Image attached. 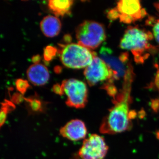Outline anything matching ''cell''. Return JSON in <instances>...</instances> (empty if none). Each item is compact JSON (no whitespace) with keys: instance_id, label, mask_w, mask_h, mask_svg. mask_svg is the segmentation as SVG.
Wrapping results in <instances>:
<instances>
[{"instance_id":"1","label":"cell","mask_w":159,"mask_h":159,"mask_svg":"<svg viewBox=\"0 0 159 159\" xmlns=\"http://www.w3.org/2000/svg\"><path fill=\"white\" fill-rule=\"evenodd\" d=\"M132 79L131 77H127L124 80L123 92L114 99L115 106L109 110L108 115L102 120L99 128L101 133H120L127 130L130 127L131 122L129 119L128 114Z\"/></svg>"},{"instance_id":"2","label":"cell","mask_w":159,"mask_h":159,"mask_svg":"<svg viewBox=\"0 0 159 159\" xmlns=\"http://www.w3.org/2000/svg\"><path fill=\"white\" fill-rule=\"evenodd\" d=\"M152 39L153 34L150 31L129 26L120 41V48L130 51L136 62L141 63L148 57V52L154 48L150 43Z\"/></svg>"},{"instance_id":"3","label":"cell","mask_w":159,"mask_h":159,"mask_svg":"<svg viewBox=\"0 0 159 159\" xmlns=\"http://www.w3.org/2000/svg\"><path fill=\"white\" fill-rule=\"evenodd\" d=\"M95 52L79 43L68 44L64 46L60 53V57L63 64L72 69L86 68L90 64Z\"/></svg>"},{"instance_id":"4","label":"cell","mask_w":159,"mask_h":159,"mask_svg":"<svg viewBox=\"0 0 159 159\" xmlns=\"http://www.w3.org/2000/svg\"><path fill=\"white\" fill-rule=\"evenodd\" d=\"M76 36L78 43L90 50L97 48L106 38L104 26L90 20L84 21L77 26Z\"/></svg>"},{"instance_id":"5","label":"cell","mask_w":159,"mask_h":159,"mask_svg":"<svg viewBox=\"0 0 159 159\" xmlns=\"http://www.w3.org/2000/svg\"><path fill=\"white\" fill-rule=\"evenodd\" d=\"M146 14L140 1L121 0L115 8L108 11L107 17L112 20L119 19L122 22L129 24L143 18Z\"/></svg>"},{"instance_id":"6","label":"cell","mask_w":159,"mask_h":159,"mask_svg":"<svg viewBox=\"0 0 159 159\" xmlns=\"http://www.w3.org/2000/svg\"><path fill=\"white\" fill-rule=\"evenodd\" d=\"M61 94H66V103L70 107L82 108L88 101V89L84 82L75 79L67 80L61 85Z\"/></svg>"},{"instance_id":"7","label":"cell","mask_w":159,"mask_h":159,"mask_svg":"<svg viewBox=\"0 0 159 159\" xmlns=\"http://www.w3.org/2000/svg\"><path fill=\"white\" fill-rule=\"evenodd\" d=\"M108 150L103 137L93 134L84 140L81 148L72 159H103Z\"/></svg>"},{"instance_id":"8","label":"cell","mask_w":159,"mask_h":159,"mask_svg":"<svg viewBox=\"0 0 159 159\" xmlns=\"http://www.w3.org/2000/svg\"><path fill=\"white\" fill-rule=\"evenodd\" d=\"M84 75L90 86L104 80H108L110 83L114 80L113 71L104 61L97 55L94 57L90 64L86 68Z\"/></svg>"},{"instance_id":"9","label":"cell","mask_w":159,"mask_h":159,"mask_svg":"<svg viewBox=\"0 0 159 159\" xmlns=\"http://www.w3.org/2000/svg\"><path fill=\"white\" fill-rule=\"evenodd\" d=\"M100 58L104 61L114 73V80L123 76L125 77L129 69L126 70L125 64L128 60V54L124 53L118 57L115 56L113 51L106 47H102L100 50Z\"/></svg>"},{"instance_id":"10","label":"cell","mask_w":159,"mask_h":159,"mask_svg":"<svg viewBox=\"0 0 159 159\" xmlns=\"http://www.w3.org/2000/svg\"><path fill=\"white\" fill-rule=\"evenodd\" d=\"M61 135L72 141H77L85 138L87 129L84 122L79 119L71 120L61 127Z\"/></svg>"},{"instance_id":"11","label":"cell","mask_w":159,"mask_h":159,"mask_svg":"<svg viewBox=\"0 0 159 159\" xmlns=\"http://www.w3.org/2000/svg\"><path fill=\"white\" fill-rule=\"evenodd\" d=\"M28 79L34 85H43L48 81L50 75L45 66L35 63L29 67L27 72Z\"/></svg>"},{"instance_id":"12","label":"cell","mask_w":159,"mask_h":159,"mask_svg":"<svg viewBox=\"0 0 159 159\" xmlns=\"http://www.w3.org/2000/svg\"><path fill=\"white\" fill-rule=\"evenodd\" d=\"M40 29L43 34L48 37H54L59 34L61 23L58 18L48 15L44 17L40 23Z\"/></svg>"},{"instance_id":"13","label":"cell","mask_w":159,"mask_h":159,"mask_svg":"<svg viewBox=\"0 0 159 159\" xmlns=\"http://www.w3.org/2000/svg\"><path fill=\"white\" fill-rule=\"evenodd\" d=\"M74 1L72 0H51L48 1L49 9L56 16H64L70 13Z\"/></svg>"},{"instance_id":"14","label":"cell","mask_w":159,"mask_h":159,"mask_svg":"<svg viewBox=\"0 0 159 159\" xmlns=\"http://www.w3.org/2000/svg\"><path fill=\"white\" fill-rule=\"evenodd\" d=\"M16 86L18 90L24 93L29 87V84L27 81H25L21 79H19L16 81Z\"/></svg>"},{"instance_id":"15","label":"cell","mask_w":159,"mask_h":159,"mask_svg":"<svg viewBox=\"0 0 159 159\" xmlns=\"http://www.w3.org/2000/svg\"><path fill=\"white\" fill-rule=\"evenodd\" d=\"M152 31L156 40L159 44V19L156 20L154 23Z\"/></svg>"},{"instance_id":"16","label":"cell","mask_w":159,"mask_h":159,"mask_svg":"<svg viewBox=\"0 0 159 159\" xmlns=\"http://www.w3.org/2000/svg\"><path fill=\"white\" fill-rule=\"evenodd\" d=\"M151 107L152 110L155 113L159 111V100L158 99H154L152 100Z\"/></svg>"},{"instance_id":"17","label":"cell","mask_w":159,"mask_h":159,"mask_svg":"<svg viewBox=\"0 0 159 159\" xmlns=\"http://www.w3.org/2000/svg\"><path fill=\"white\" fill-rule=\"evenodd\" d=\"M137 113L135 110H131L129 111L128 114V118L129 120L134 119L136 117Z\"/></svg>"},{"instance_id":"18","label":"cell","mask_w":159,"mask_h":159,"mask_svg":"<svg viewBox=\"0 0 159 159\" xmlns=\"http://www.w3.org/2000/svg\"><path fill=\"white\" fill-rule=\"evenodd\" d=\"M155 84L159 92V69L157 72L156 75L155 79Z\"/></svg>"},{"instance_id":"19","label":"cell","mask_w":159,"mask_h":159,"mask_svg":"<svg viewBox=\"0 0 159 159\" xmlns=\"http://www.w3.org/2000/svg\"><path fill=\"white\" fill-rule=\"evenodd\" d=\"M139 117L141 119H143L145 116V111L143 110H142L139 112Z\"/></svg>"},{"instance_id":"20","label":"cell","mask_w":159,"mask_h":159,"mask_svg":"<svg viewBox=\"0 0 159 159\" xmlns=\"http://www.w3.org/2000/svg\"><path fill=\"white\" fill-rule=\"evenodd\" d=\"M154 6L155 7L156 9L159 12V2L155 3Z\"/></svg>"}]
</instances>
